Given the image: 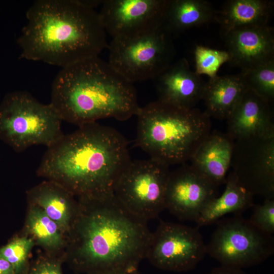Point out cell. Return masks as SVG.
Segmentation results:
<instances>
[{
    "label": "cell",
    "mask_w": 274,
    "mask_h": 274,
    "mask_svg": "<svg viewBox=\"0 0 274 274\" xmlns=\"http://www.w3.org/2000/svg\"><path fill=\"white\" fill-rule=\"evenodd\" d=\"M226 120L227 133L234 141L274 136L270 103L248 89Z\"/></svg>",
    "instance_id": "2e32d148"
},
{
    "label": "cell",
    "mask_w": 274,
    "mask_h": 274,
    "mask_svg": "<svg viewBox=\"0 0 274 274\" xmlns=\"http://www.w3.org/2000/svg\"><path fill=\"white\" fill-rule=\"evenodd\" d=\"M50 104L62 121L78 126L107 118L126 120L140 108L133 84L99 56L62 67Z\"/></svg>",
    "instance_id": "277c9868"
},
{
    "label": "cell",
    "mask_w": 274,
    "mask_h": 274,
    "mask_svg": "<svg viewBox=\"0 0 274 274\" xmlns=\"http://www.w3.org/2000/svg\"><path fill=\"white\" fill-rule=\"evenodd\" d=\"M195 72L198 75H208L210 78L217 76L221 66L229 61L227 51L213 49L197 45L194 50Z\"/></svg>",
    "instance_id": "484cf974"
},
{
    "label": "cell",
    "mask_w": 274,
    "mask_h": 274,
    "mask_svg": "<svg viewBox=\"0 0 274 274\" xmlns=\"http://www.w3.org/2000/svg\"><path fill=\"white\" fill-rule=\"evenodd\" d=\"M223 39L229 62L241 71L274 60V30L269 25L235 29Z\"/></svg>",
    "instance_id": "9a60e30c"
},
{
    "label": "cell",
    "mask_w": 274,
    "mask_h": 274,
    "mask_svg": "<svg viewBox=\"0 0 274 274\" xmlns=\"http://www.w3.org/2000/svg\"><path fill=\"white\" fill-rule=\"evenodd\" d=\"M23 234L31 238L36 246L51 254L64 253L66 235L40 207L27 203Z\"/></svg>",
    "instance_id": "603a6c76"
},
{
    "label": "cell",
    "mask_w": 274,
    "mask_h": 274,
    "mask_svg": "<svg viewBox=\"0 0 274 274\" xmlns=\"http://www.w3.org/2000/svg\"><path fill=\"white\" fill-rule=\"evenodd\" d=\"M170 170L158 160L131 161L116 181L113 194L129 212L148 221L165 208V194Z\"/></svg>",
    "instance_id": "ba28073f"
},
{
    "label": "cell",
    "mask_w": 274,
    "mask_h": 274,
    "mask_svg": "<svg viewBox=\"0 0 274 274\" xmlns=\"http://www.w3.org/2000/svg\"><path fill=\"white\" fill-rule=\"evenodd\" d=\"M206 245L207 254L221 265L242 269L259 264L274 252L273 238L239 215L220 219Z\"/></svg>",
    "instance_id": "9c48e42d"
},
{
    "label": "cell",
    "mask_w": 274,
    "mask_h": 274,
    "mask_svg": "<svg viewBox=\"0 0 274 274\" xmlns=\"http://www.w3.org/2000/svg\"><path fill=\"white\" fill-rule=\"evenodd\" d=\"M231 167L253 196L274 198V136L235 141Z\"/></svg>",
    "instance_id": "8fae6325"
},
{
    "label": "cell",
    "mask_w": 274,
    "mask_h": 274,
    "mask_svg": "<svg viewBox=\"0 0 274 274\" xmlns=\"http://www.w3.org/2000/svg\"><path fill=\"white\" fill-rule=\"evenodd\" d=\"M234 144L227 133L211 132L192 156L191 165L216 186L225 183Z\"/></svg>",
    "instance_id": "ac0fdd59"
},
{
    "label": "cell",
    "mask_w": 274,
    "mask_h": 274,
    "mask_svg": "<svg viewBox=\"0 0 274 274\" xmlns=\"http://www.w3.org/2000/svg\"><path fill=\"white\" fill-rule=\"evenodd\" d=\"M108 63L129 82L153 80L174 61L173 37L162 26L134 38L112 39Z\"/></svg>",
    "instance_id": "52a82bcc"
},
{
    "label": "cell",
    "mask_w": 274,
    "mask_h": 274,
    "mask_svg": "<svg viewBox=\"0 0 274 274\" xmlns=\"http://www.w3.org/2000/svg\"><path fill=\"white\" fill-rule=\"evenodd\" d=\"M20 58L62 68L97 57L108 47L98 13L80 0H38L26 14Z\"/></svg>",
    "instance_id": "3957f363"
},
{
    "label": "cell",
    "mask_w": 274,
    "mask_h": 274,
    "mask_svg": "<svg viewBox=\"0 0 274 274\" xmlns=\"http://www.w3.org/2000/svg\"><path fill=\"white\" fill-rule=\"evenodd\" d=\"M77 199V213L66 235L65 262L83 274L138 270L152 234L147 221L127 211L114 194Z\"/></svg>",
    "instance_id": "6da1fadb"
},
{
    "label": "cell",
    "mask_w": 274,
    "mask_h": 274,
    "mask_svg": "<svg viewBox=\"0 0 274 274\" xmlns=\"http://www.w3.org/2000/svg\"><path fill=\"white\" fill-rule=\"evenodd\" d=\"M131 161L125 137L94 122L63 134L48 147L36 174L60 184L77 199L98 198L113 194Z\"/></svg>",
    "instance_id": "7a4b0ae2"
},
{
    "label": "cell",
    "mask_w": 274,
    "mask_h": 274,
    "mask_svg": "<svg viewBox=\"0 0 274 274\" xmlns=\"http://www.w3.org/2000/svg\"><path fill=\"white\" fill-rule=\"evenodd\" d=\"M208 274H246L242 269L221 265L214 268Z\"/></svg>",
    "instance_id": "f1b7e54d"
},
{
    "label": "cell",
    "mask_w": 274,
    "mask_h": 274,
    "mask_svg": "<svg viewBox=\"0 0 274 274\" xmlns=\"http://www.w3.org/2000/svg\"><path fill=\"white\" fill-rule=\"evenodd\" d=\"M0 274H16L11 264L0 257Z\"/></svg>",
    "instance_id": "f546056e"
},
{
    "label": "cell",
    "mask_w": 274,
    "mask_h": 274,
    "mask_svg": "<svg viewBox=\"0 0 274 274\" xmlns=\"http://www.w3.org/2000/svg\"><path fill=\"white\" fill-rule=\"evenodd\" d=\"M35 246L30 237L22 233L16 234L0 247V257L11 264L16 274H24L29 263L30 253Z\"/></svg>",
    "instance_id": "d4e9b609"
},
{
    "label": "cell",
    "mask_w": 274,
    "mask_h": 274,
    "mask_svg": "<svg viewBox=\"0 0 274 274\" xmlns=\"http://www.w3.org/2000/svg\"><path fill=\"white\" fill-rule=\"evenodd\" d=\"M217 186L195 169L183 163L170 172L165 208L182 221H195L206 206L217 197Z\"/></svg>",
    "instance_id": "4fadbf2b"
},
{
    "label": "cell",
    "mask_w": 274,
    "mask_h": 274,
    "mask_svg": "<svg viewBox=\"0 0 274 274\" xmlns=\"http://www.w3.org/2000/svg\"><path fill=\"white\" fill-rule=\"evenodd\" d=\"M153 80L158 100L185 109L195 108L202 99L206 84L185 58L174 61Z\"/></svg>",
    "instance_id": "5bb4252c"
},
{
    "label": "cell",
    "mask_w": 274,
    "mask_h": 274,
    "mask_svg": "<svg viewBox=\"0 0 274 274\" xmlns=\"http://www.w3.org/2000/svg\"><path fill=\"white\" fill-rule=\"evenodd\" d=\"M64 262V253L51 254L44 252L29 261L24 274H62V264Z\"/></svg>",
    "instance_id": "4316f807"
},
{
    "label": "cell",
    "mask_w": 274,
    "mask_h": 274,
    "mask_svg": "<svg viewBox=\"0 0 274 274\" xmlns=\"http://www.w3.org/2000/svg\"><path fill=\"white\" fill-rule=\"evenodd\" d=\"M206 254L198 227L160 220L152 232L145 258L161 269L182 272L194 268Z\"/></svg>",
    "instance_id": "30bf717a"
},
{
    "label": "cell",
    "mask_w": 274,
    "mask_h": 274,
    "mask_svg": "<svg viewBox=\"0 0 274 274\" xmlns=\"http://www.w3.org/2000/svg\"><path fill=\"white\" fill-rule=\"evenodd\" d=\"M273 3L267 0H229L217 11L223 38L230 31L239 28L268 25L272 17Z\"/></svg>",
    "instance_id": "d6986e66"
},
{
    "label": "cell",
    "mask_w": 274,
    "mask_h": 274,
    "mask_svg": "<svg viewBox=\"0 0 274 274\" xmlns=\"http://www.w3.org/2000/svg\"><path fill=\"white\" fill-rule=\"evenodd\" d=\"M247 88L271 104L274 99V60L239 73Z\"/></svg>",
    "instance_id": "cb8c5ba5"
},
{
    "label": "cell",
    "mask_w": 274,
    "mask_h": 274,
    "mask_svg": "<svg viewBox=\"0 0 274 274\" xmlns=\"http://www.w3.org/2000/svg\"><path fill=\"white\" fill-rule=\"evenodd\" d=\"M136 145L168 166L190 160L211 132L209 116L198 108L185 109L157 100L140 107Z\"/></svg>",
    "instance_id": "5b68a950"
},
{
    "label": "cell",
    "mask_w": 274,
    "mask_h": 274,
    "mask_svg": "<svg viewBox=\"0 0 274 274\" xmlns=\"http://www.w3.org/2000/svg\"><path fill=\"white\" fill-rule=\"evenodd\" d=\"M85 274H139L138 270L136 271H95Z\"/></svg>",
    "instance_id": "4dcf8cb0"
},
{
    "label": "cell",
    "mask_w": 274,
    "mask_h": 274,
    "mask_svg": "<svg viewBox=\"0 0 274 274\" xmlns=\"http://www.w3.org/2000/svg\"><path fill=\"white\" fill-rule=\"evenodd\" d=\"M253 207L249 221L260 230L272 234L274 232V198L265 199L262 204Z\"/></svg>",
    "instance_id": "83f0119b"
},
{
    "label": "cell",
    "mask_w": 274,
    "mask_h": 274,
    "mask_svg": "<svg viewBox=\"0 0 274 274\" xmlns=\"http://www.w3.org/2000/svg\"><path fill=\"white\" fill-rule=\"evenodd\" d=\"M217 11L204 0H168L162 26L173 37L217 20Z\"/></svg>",
    "instance_id": "44dd1931"
},
{
    "label": "cell",
    "mask_w": 274,
    "mask_h": 274,
    "mask_svg": "<svg viewBox=\"0 0 274 274\" xmlns=\"http://www.w3.org/2000/svg\"><path fill=\"white\" fill-rule=\"evenodd\" d=\"M168 0H105L98 13L112 39L134 38L162 26Z\"/></svg>",
    "instance_id": "7c38bea8"
},
{
    "label": "cell",
    "mask_w": 274,
    "mask_h": 274,
    "mask_svg": "<svg viewBox=\"0 0 274 274\" xmlns=\"http://www.w3.org/2000/svg\"><path fill=\"white\" fill-rule=\"evenodd\" d=\"M27 203L41 208L66 235L77 213V198L60 184L46 180L26 191Z\"/></svg>",
    "instance_id": "e0dca14e"
},
{
    "label": "cell",
    "mask_w": 274,
    "mask_h": 274,
    "mask_svg": "<svg viewBox=\"0 0 274 274\" xmlns=\"http://www.w3.org/2000/svg\"><path fill=\"white\" fill-rule=\"evenodd\" d=\"M61 121L50 103L26 91H13L0 104V139L19 152L35 145L48 148L63 135Z\"/></svg>",
    "instance_id": "8992f818"
},
{
    "label": "cell",
    "mask_w": 274,
    "mask_h": 274,
    "mask_svg": "<svg viewBox=\"0 0 274 274\" xmlns=\"http://www.w3.org/2000/svg\"><path fill=\"white\" fill-rule=\"evenodd\" d=\"M223 193L211 200L195 222L197 227L216 223L229 213L241 215L254 206L253 195L239 183L231 172L227 176Z\"/></svg>",
    "instance_id": "7402d4cb"
},
{
    "label": "cell",
    "mask_w": 274,
    "mask_h": 274,
    "mask_svg": "<svg viewBox=\"0 0 274 274\" xmlns=\"http://www.w3.org/2000/svg\"><path fill=\"white\" fill-rule=\"evenodd\" d=\"M248 90L239 74L210 78L202 100L211 118L227 119Z\"/></svg>",
    "instance_id": "ffe728a7"
}]
</instances>
